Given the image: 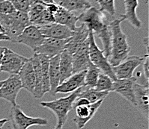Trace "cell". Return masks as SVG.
<instances>
[{
	"mask_svg": "<svg viewBox=\"0 0 149 129\" xmlns=\"http://www.w3.org/2000/svg\"><path fill=\"white\" fill-rule=\"evenodd\" d=\"M125 21L121 15L118 17L113 18L110 21L112 31V43L109 62L112 67L121 63L128 58L130 52V47L127 43V35L121 28V23Z\"/></svg>",
	"mask_w": 149,
	"mask_h": 129,
	"instance_id": "obj_1",
	"label": "cell"
},
{
	"mask_svg": "<svg viewBox=\"0 0 149 129\" xmlns=\"http://www.w3.org/2000/svg\"><path fill=\"white\" fill-rule=\"evenodd\" d=\"M83 87H80L74 92H70V94L66 97L50 101H40V106L52 110L57 118V124L63 127L68 119L69 112L74 107V101L78 98Z\"/></svg>",
	"mask_w": 149,
	"mask_h": 129,
	"instance_id": "obj_2",
	"label": "cell"
},
{
	"mask_svg": "<svg viewBox=\"0 0 149 129\" xmlns=\"http://www.w3.org/2000/svg\"><path fill=\"white\" fill-rule=\"evenodd\" d=\"M0 25L3 28L4 33L14 43L23 30L31 24L26 13L16 11L10 14H0Z\"/></svg>",
	"mask_w": 149,
	"mask_h": 129,
	"instance_id": "obj_3",
	"label": "cell"
},
{
	"mask_svg": "<svg viewBox=\"0 0 149 129\" xmlns=\"http://www.w3.org/2000/svg\"><path fill=\"white\" fill-rule=\"evenodd\" d=\"M113 18L110 17L100 9L91 6L78 15V21L86 25L89 31L97 35L109 24Z\"/></svg>",
	"mask_w": 149,
	"mask_h": 129,
	"instance_id": "obj_4",
	"label": "cell"
},
{
	"mask_svg": "<svg viewBox=\"0 0 149 129\" xmlns=\"http://www.w3.org/2000/svg\"><path fill=\"white\" fill-rule=\"evenodd\" d=\"M88 54L91 63L99 69L105 75L110 77L113 81L117 80L112 67L109 62L108 58L104 55L103 50H100L96 44L95 34L91 31L89 32L88 37Z\"/></svg>",
	"mask_w": 149,
	"mask_h": 129,
	"instance_id": "obj_5",
	"label": "cell"
},
{
	"mask_svg": "<svg viewBox=\"0 0 149 129\" xmlns=\"http://www.w3.org/2000/svg\"><path fill=\"white\" fill-rule=\"evenodd\" d=\"M9 120L12 123L13 129H28L31 126H45L48 124V120L45 118L27 116L17 104L11 108Z\"/></svg>",
	"mask_w": 149,
	"mask_h": 129,
	"instance_id": "obj_6",
	"label": "cell"
},
{
	"mask_svg": "<svg viewBox=\"0 0 149 129\" xmlns=\"http://www.w3.org/2000/svg\"><path fill=\"white\" fill-rule=\"evenodd\" d=\"M27 14L30 24L38 27L54 23L53 15L47 8V4L40 0H35Z\"/></svg>",
	"mask_w": 149,
	"mask_h": 129,
	"instance_id": "obj_7",
	"label": "cell"
},
{
	"mask_svg": "<svg viewBox=\"0 0 149 129\" xmlns=\"http://www.w3.org/2000/svg\"><path fill=\"white\" fill-rule=\"evenodd\" d=\"M28 60L29 58L6 48L1 61L0 72H6L10 75H18L24 63Z\"/></svg>",
	"mask_w": 149,
	"mask_h": 129,
	"instance_id": "obj_8",
	"label": "cell"
},
{
	"mask_svg": "<svg viewBox=\"0 0 149 129\" xmlns=\"http://www.w3.org/2000/svg\"><path fill=\"white\" fill-rule=\"evenodd\" d=\"M23 89L18 75H10L0 87V98L8 101L12 106L17 105V97Z\"/></svg>",
	"mask_w": 149,
	"mask_h": 129,
	"instance_id": "obj_9",
	"label": "cell"
},
{
	"mask_svg": "<svg viewBox=\"0 0 149 129\" xmlns=\"http://www.w3.org/2000/svg\"><path fill=\"white\" fill-rule=\"evenodd\" d=\"M45 40L40 29L34 25H29L14 40V43H21L30 47L33 51L39 47Z\"/></svg>",
	"mask_w": 149,
	"mask_h": 129,
	"instance_id": "obj_10",
	"label": "cell"
},
{
	"mask_svg": "<svg viewBox=\"0 0 149 129\" xmlns=\"http://www.w3.org/2000/svg\"><path fill=\"white\" fill-rule=\"evenodd\" d=\"M144 61V57L140 56H128L121 63L112 67L117 79H127L133 77V72Z\"/></svg>",
	"mask_w": 149,
	"mask_h": 129,
	"instance_id": "obj_11",
	"label": "cell"
},
{
	"mask_svg": "<svg viewBox=\"0 0 149 129\" xmlns=\"http://www.w3.org/2000/svg\"><path fill=\"white\" fill-rule=\"evenodd\" d=\"M136 83V78L132 77L130 79H117L113 81L112 92H116L136 107L134 85Z\"/></svg>",
	"mask_w": 149,
	"mask_h": 129,
	"instance_id": "obj_12",
	"label": "cell"
},
{
	"mask_svg": "<svg viewBox=\"0 0 149 129\" xmlns=\"http://www.w3.org/2000/svg\"><path fill=\"white\" fill-rule=\"evenodd\" d=\"M103 101H99L88 105H79L74 108L76 117L74 119V122L78 128L82 129L84 128L86 124L93 118L99 108L101 106Z\"/></svg>",
	"mask_w": 149,
	"mask_h": 129,
	"instance_id": "obj_13",
	"label": "cell"
},
{
	"mask_svg": "<svg viewBox=\"0 0 149 129\" xmlns=\"http://www.w3.org/2000/svg\"><path fill=\"white\" fill-rule=\"evenodd\" d=\"M73 74L87 70L91 64L88 54V38L72 54Z\"/></svg>",
	"mask_w": 149,
	"mask_h": 129,
	"instance_id": "obj_14",
	"label": "cell"
},
{
	"mask_svg": "<svg viewBox=\"0 0 149 129\" xmlns=\"http://www.w3.org/2000/svg\"><path fill=\"white\" fill-rule=\"evenodd\" d=\"M67 40H59L55 38H45L43 43L35 49L34 52L37 54H44L49 58L58 55L65 49V46L68 43Z\"/></svg>",
	"mask_w": 149,
	"mask_h": 129,
	"instance_id": "obj_15",
	"label": "cell"
},
{
	"mask_svg": "<svg viewBox=\"0 0 149 129\" xmlns=\"http://www.w3.org/2000/svg\"><path fill=\"white\" fill-rule=\"evenodd\" d=\"M38 28L40 33L42 34L45 38L67 40L70 38L73 34V31L70 28L56 23H49Z\"/></svg>",
	"mask_w": 149,
	"mask_h": 129,
	"instance_id": "obj_16",
	"label": "cell"
},
{
	"mask_svg": "<svg viewBox=\"0 0 149 129\" xmlns=\"http://www.w3.org/2000/svg\"><path fill=\"white\" fill-rule=\"evenodd\" d=\"M86 70L72 74L57 87L56 93H70L85 86Z\"/></svg>",
	"mask_w": 149,
	"mask_h": 129,
	"instance_id": "obj_17",
	"label": "cell"
},
{
	"mask_svg": "<svg viewBox=\"0 0 149 129\" xmlns=\"http://www.w3.org/2000/svg\"><path fill=\"white\" fill-rule=\"evenodd\" d=\"M136 107L142 115L148 119L149 116V89L148 84H140L136 83L134 85Z\"/></svg>",
	"mask_w": 149,
	"mask_h": 129,
	"instance_id": "obj_18",
	"label": "cell"
},
{
	"mask_svg": "<svg viewBox=\"0 0 149 129\" xmlns=\"http://www.w3.org/2000/svg\"><path fill=\"white\" fill-rule=\"evenodd\" d=\"M89 32V29L84 24L77 27V28L73 32L71 37L68 40V43L65 46V50L71 54H74L78 48L87 40Z\"/></svg>",
	"mask_w": 149,
	"mask_h": 129,
	"instance_id": "obj_19",
	"label": "cell"
},
{
	"mask_svg": "<svg viewBox=\"0 0 149 129\" xmlns=\"http://www.w3.org/2000/svg\"><path fill=\"white\" fill-rule=\"evenodd\" d=\"M18 75L21 81L23 88L33 95L35 85V78L33 66L30 58H29L28 61L24 63L20 71L19 72Z\"/></svg>",
	"mask_w": 149,
	"mask_h": 129,
	"instance_id": "obj_20",
	"label": "cell"
},
{
	"mask_svg": "<svg viewBox=\"0 0 149 129\" xmlns=\"http://www.w3.org/2000/svg\"><path fill=\"white\" fill-rule=\"evenodd\" d=\"M54 23L62 25L70 28L74 32L77 28V23L78 22V16L74 13L68 11L58 6L57 11L53 14Z\"/></svg>",
	"mask_w": 149,
	"mask_h": 129,
	"instance_id": "obj_21",
	"label": "cell"
},
{
	"mask_svg": "<svg viewBox=\"0 0 149 129\" xmlns=\"http://www.w3.org/2000/svg\"><path fill=\"white\" fill-rule=\"evenodd\" d=\"M138 6V0H125V13L121 14V16L124 20H127L133 28L140 29L142 23L136 14Z\"/></svg>",
	"mask_w": 149,
	"mask_h": 129,
	"instance_id": "obj_22",
	"label": "cell"
},
{
	"mask_svg": "<svg viewBox=\"0 0 149 129\" xmlns=\"http://www.w3.org/2000/svg\"><path fill=\"white\" fill-rule=\"evenodd\" d=\"M49 77L50 84L51 94L53 96H56V90L60 84L59 72V54L49 60Z\"/></svg>",
	"mask_w": 149,
	"mask_h": 129,
	"instance_id": "obj_23",
	"label": "cell"
},
{
	"mask_svg": "<svg viewBox=\"0 0 149 129\" xmlns=\"http://www.w3.org/2000/svg\"><path fill=\"white\" fill-rule=\"evenodd\" d=\"M30 60L32 61V66H33L35 78V85L33 96L35 99H41L44 94V92H43L42 74H41L39 54L37 53H35L32 58H30Z\"/></svg>",
	"mask_w": 149,
	"mask_h": 129,
	"instance_id": "obj_24",
	"label": "cell"
},
{
	"mask_svg": "<svg viewBox=\"0 0 149 129\" xmlns=\"http://www.w3.org/2000/svg\"><path fill=\"white\" fill-rule=\"evenodd\" d=\"M59 72L60 84L73 74L72 54L65 49L59 54Z\"/></svg>",
	"mask_w": 149,
	"mask_h": 129,
	"instance_id": "obj_25",
	"label": "cell"
},
{
	"mask_svg": "<svg viewBox=\"0 0 149 129\" xmlns=\"http://www.w3.org/2000/svg\"><path fill=\"white\" fill-rule=\"evenodd\" d=\"M58 5L74 14H79L92 6L88 0H58Z\"/></svg>",
	"mask_w": 149,
	"mask_h": 129,
	"instance_id": "obj_26",
	"label": "cell"
},
{
	"mask_svg": "<svg viewBox=\"0 0 149 129\" xmlns=\"http://www.w3.org/2000/svg\"><path fill=\"white\" fill-rule=\"evenodd\" d=\"M109 93V92L107 91H97L95 88L91 89L84 87L78 97L85 98L89 101L90 104H93L99 101H104Z\"/></svg>",
	"mask_w": 149,
	"mask_h": 129,
	"instance_id": "obj_27",
	"label": "cell"
},
{
	"mask_svg": "<svg viewBox=\"0 0 149 129\" xmlns=\"http://www.w3.org/2000/svg\"><path fill=\"white\" fill-rule=\"evenodd\" d=\"M40 58V68H41V74H42L43 80V92L46 94L50 91V84H49V60L47 56L44 54H38Z\"/></svg>",
	"mask_w": 149,
	"mask_h": 129,
	"instance_id": "obj_28",
	"label": "cell"
},
{
	"mask_svg": "<svg viewBox=\"0 0 149 129\" xmlns=\"http://www.w3.org/2000/svg\"><path fill=\"white\" fill-rule=\"evenodd\" d=\"M100 73H101V71L91 63L86 70L84 87L86 88H91V89L95 88Z\"/></svg>",
	"mask_w": 149,
	"mask_h": 129,
	"instance_id": "obj_29",
	"label": "cell"
},
{
	"mask_svg": "<svg viewBox=\"0 0 149 129\" xmlns=\"http://www.w3.org/2000/svg\"><path fill=\"white\" fill-rule=\"evenodd\" d=\"M113 81H114L112 80L110 77L101 72L99 75L95 89L97 91H107V92H112Z\"/></svg>",
	"mask_w": 149,
	"mask_h": 129,
	"instance_id": "obj_30",
	"label": "cell"
},
{
	"mask_svg": "<svg viewBox=\"0 0 149 129\" xmlns=\"http://www.w3.org/2000/svg\"><path fill=\"white\" fill-rule=\"evenodd\" d=\"M95 2L98 4L100 11L106 13L110 17H116L115 0H95Z\"/></svg>",
	"mask_w": 149,
	"mask_h": 129,
	"instance_id": "obj_31",
	"label": "cell"
},
{
	"mask_svg": "<svg viewBox=\"0 0 149 129\" xmlns=\"http://www.w3.org/2000/svg\"><path fill=\"white\" fill-rule=\"evenodd\" d=\"M35 0H11L13 6L17 11L28 14L30 8Z\"/></svg>",
	"mask_w": 149,
	"mask_h": 129,
	"instance_id": "obj_32",
	"label": "cell"
},
{
	"mask_svg": "<svg viewBox=\"0 0 149 129\" xmlns=\"http://www.w3.org/2000/svg\"><path fill=\"white\" fill-rule=\"evenodd\" d=\"M15 11L16 10L10 0L0 1V14H10Z\"/></svg>",
	"mask_w": 149,
	"mask_h": 129,
	"instance_id": "obj_33",
	"label": "cell"
},
{
	"mask_svg": "<svg viewBox=\"0 0 149 129\" xmlns=\"http://www.w3.org/2000/svg\"><path fill=\"white\" fill-rule=\"evenodd\" d=\"M149 55L148 52H146L144 55V61L142 62V66H143V74L146 78V81L148 82L149 78Z\"/></svg>",
	"mask_w": 149,
	"mask_h": 129,
	"instance_id": "obj_34",
	"label": "cell"
},
{
	"mask_svg": "<svg viewBox=\"0 0 149 129\" xmlns=\"http://www.w3.org/2000/svg\"><path fill=\"white\" fill-rule=\"evenodd\" d=\"M90 105V102L88 100L83 97H78L77 99L75 100L74 103V107L73 108H75L77 106H79V105Z\"/></svg>",
	"mask_w": 149,
	"mask_h": 129,
	"instance_id": "obj_35",
	"label": "cell"
},
{
	"mask_svg": "<svg viewBox=\"0 0 149 129\" xmlns=\"http://www.w3.org/2000/svg\"><path fill=\"white\" fill-rule=\"evenodd\" d=\"M2 40L11 41V39H10V37H9L8 35H6L5 33H3V32H0V41H2Z\"/></svg>",
	"mask_w": 149,
	"mask_h": 129,
	"instance_id": "obj_36",
	"label": "cell"
},
{
	"mask_svg": "<svg viewBox=\"0 0 149 129\" xmlns=\"http://www.w3.org/2000/svg\"><path fill=\"white\" fill-rule=\"evenodd\" d=\"M9 119H0V128H2L8 122H9Z\"/></svg>",
	"mask_w": 149,
	"mask_h": 129,
	"instance_id": "obj_37",
	"label": "cell"
},
{
	"mask_svg": "<svg viewBox=\"0 0 149 129\" xmlns=\"http://www.w3.org/2000/svg\"><path fill=\"white\" fill-rule=\"evenodd\" d=\"M5 49H6V47H2V46H0V64H1V61H2V55H3Z\"/></svg>",
	"mask_w": 149,
	"mask_h": 129,
	"instance_id": "obj_38",
	"label": "cell"
},
{
	"mask_svg": "<svg viewBox=\"0 0 149 129\" xmlns=\"http://www.w3.org/2000/svg\"><path fill=\"white\" fill-rule=\"evenodd\" d=\"M41 2H44L46 4H51V3H54V0H40Z\"/></svg>",
	"mask_w": 149,
	"mask_h": 129,
	"instance_id": "obj_39",
	"label": "cell"
},
{
	"mask_svg": "<svg viewBox=\"0 0 149 129\" xmlns=\"http://www.w3.org/2000/svg\"><path fill=\"white\" fill-rule=\"evenodd\" d=\"M62 126H59V125H58V124H56V126H55V128L53 129H62Z\"/></svg>",
	"mask_w": 149,
	"mask_h": 129,
	"instance_id": "obj_40",
	"label": "cell"
},
{
	"mask_svg": "<svg viewBox=\"0 0 149 129\" xmlns=\"http://www.w3.org/2000/svg\"><path fill=\"white\" fill-rule=\"evenodd\" d=\"M0 32H3L4 33V30H3V28H2V27L1 25H0Z\"/></svg>",
	"mask_w": 149,
	"mask_h": 129,
	"instance_id": "obj_41",
	"label": "cell"
},
{
	"mask_svg": "<svg viewBox=\"0 0 149 129\" xmlns=\"http://www.w3.org/2000/svg\"><path fill=\"white\" fill-rule=\"evenodd\" d=\"M3 81H0V87H2V84H3Z\"/></svg>",
	"mask_w": 149,
	"mask_h": 129,
	"instance_id": "obj_42",
	"label": "cell"
},
{
	"mask_svg": "<svg viewBox=\"0 0 149 129\" xmlns=\"http://www.w3.org/2000/svg\"><path fill=\"white\" fill-rule=\"evenodd\" d=\"M0 1H6V0H0ZM11 1V0H10Z\"/></svg>",
	"mask_w": 149,
	"mask_h": 129,
	"instance_id": "obj_43",
	"label": "cell"
}]
</instances>
